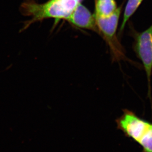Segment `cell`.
Segmentation results:
<instances>
[{"instance_id":"6da1fadb","label":"cell","mask_w":152,"mask_h":152,"mask_svg":"<svg viewBox=\"0 0 152 152\" xmlns=\"http://www.w3.org/2000/svg\"><path fill=\"white\" fill-rule=\"evenodd\" d=\"M81 0H49L39 4L34 0H25L21 4L20 11L24 15L31 17L25 24L26 29L32 23L45 19H54L56 22L68 20Z\"/></svg>"},{"instance_id":"7a4b0ae2","label":"cell","mask_w":152,"mask_h":152,"mask_svg":"<svg viewBox=\"0 0 152 152\" xmlns=\"http://www.w3.org/2000/svg\"><path fill=\"white\" fill-rule=\"evenodd\" d=\"M115 122L117 129L138 144L142 147V152H152V122L126 109L123 110V114Z\"/></svg>"},{"instance_id":"3957f363","label":"cell","mask_w":152,"mask_h":152,"mask_svg":"<svg viewBox=\"0 0 152 152\" xmlns=\"http://www.w3.org/2000/svg\"><path fill=\"white\" fill-rule=\"evenodd\" d=\"M133 49L143 65L148 80V96L152 103L151 79L152 74V24L141 33H135Z\"/></svg>"},{"instance_id":"277c9868","label":"cell","mask_w":152,"mask_h":152,"mask_svg":"<svg viewBox=\"0 0 152 152\" xmlns=\"http://www.w3.org/2000/svg\"><path fill=\"white\" fill-rule=\"evenodd\" d=\"M122 7H118L114 13L107 17L95 16L99 34L108 44L112 53L117 58L124 56L122 48L116 37Z\"/></svg>"},{"instance_id":"5b68a950","label":"cell","mask_w":152,"mask_h":152,"mask_svg":"<svg viewBox=\"0 0 152 152\" xmlns=\"http://www.w3.org/2000/svg\"><path fill=\"white\" fill-rule=\"evenodd\" d=\"M67 21L76 27L89 29L99 33L95 15L80 3L78 4Z\"/></svg>"},{"instance_id":"8992f818","label":"cell","mask_w":152,"mask_h":152,"mask_svg":"<svg viewBox=\"0 0 152 152\" xmlns=\"http://www.w3.org/2000/svg\"><path fill=\"white\" fill-rule=\"evenodd\" d=\"M118 7L115 0H96L95 16L107 17L114 13Z\"/></svg>"},{"instance_id":"52a82bcc","label":"cell","mask_w":152,"mask_h":152,"mask_svg":"<svg viewBox=\"0 0 152 152\" xmlns=\"http://www.w3.org/2000/svg\"><path fill=\"white\" fill-rule=\"evenodd\" d=\"M143 0H128L125 7V12L124 13L123 18L122 20L120 32H122L124 29L128 20L131 16L135 13L139 6L140 5Z\"/></svg>"}]
</instances>
